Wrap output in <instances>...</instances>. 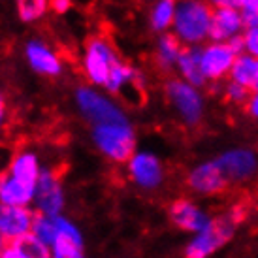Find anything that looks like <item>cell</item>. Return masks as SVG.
<instances>
[{"mask_svg": "<svg viewBox=\"0 0 258 258\" xmlns=\"http://www.w3.org/2000/svg\"><path fill=\"white\" fill-rule=\"evenodd\" d=\"M23 247V252H25V258H49L51 256V249L47 245L40 241L36 236H32V234H27V236H23L17 239Z\"/></svg>", "mask_w": 258, "mask_h": 258, "instance_id": "obj_25", "label": "cell"}, {"mask_svg": "<svg viewBox=\"0 0 258 258\" xmlns=\"http://www.w3.org/2000/svg\"><path fill=\"white\" fill-rule=\"evenodd\" d=\"M128 179L142 190H157L164 183V166L162 160L153 151H134V155L126 160Z\"/></svg>", "mask_w": 258, "mask_h": 258, "instance_id": "obj_8", "label": "cell"}, {"mask_svg": "<svg viewBox=\"0 0 258 258\" xmlns=\"http://www.w3.org/2000/svg\"><path fill=\"white\" fill-rule=\"evenodd\" d=\"M121 60L115 47L106 38H93L85 45L83 57H81V70L87 83L104 89L113 66Z\"/></svg>", "mask_w": 258, "mask_h": 258, "instance_id": "obj_5", "label": "cell"}, {"mask_svg": "<svg viewBox=\"0 0 258 258\" xmlns=\"http://www.w3.org/2000/svg\"><path fill=\"white\" fill-rule=\"evenodd\" d=\"M43 166L34 149H19L14 157L10 158V164H8L6 172L10 175H14L15 179H19L25 185L36 188L38 177L42 173Z\"/></svg>", "mask_w": 258, "mask_h": 258, "instance_id": "obj_17", "label": "cell"}, {"mask_svg": "<svg viewBox=\"0 0 258 258\" xmlns=\"http://www.w3.org/2000/svg\"><path fill=\"white\" fill-rule=\"evenodd\" d=\"M34 217L36 211L30 206H15L0 202V234L6 237V241L27 236L32 228Z\"/></svg>", "mask_w": 258, "mask_h": 258, "instance_id": "obj_15", "label": "cell"}, {"mask_svg": "<svg viewBox=\"0 0 258 258\" xmlns=\"http://www.w3.org/2000/svg\"><path fill=\"white\" fill-rule=\"evenodd\" d=\"M213 6L208 0H177L172 32L185 45H204L209 42Z\"/></svg>", "mask_w": 258, "mask_h": 258, "instance_id": "obj_4", "label": "cell"}, {"mask_svg": "<svg viewBox=\"0 0 258 258\" xmlns=\"http://www.w3.org/2000/svg\"><path fill=\"white\" fill-rule=\"evenodd\" d=\"M32 198H34V188L32 186L15 179L14 175H10L6 170L0 172V202L32 208Z\"/></svg>", "mask_w": 258, "mask_h": 258, "instance_id": "obj_20", "label": "cell"}, {"mask_svg": "<svg viewBox=\"0 0 258 258\" xmlns=\"http://www.w3.org/2000/svg\"><path fill=\"white\" fill-rule=\"evenodd\" d=\"M209 4L213 8H219V6H228V4H236V0H208Z\"/></svg>", "mask_w": 258, "mask_h": 258, "instance_id": "obj_33", "label": "cell"}, {"mask_svg": "<svg viewBox=\"0 0 258 258\" xmlns=\"http://www.w3.org/2000/svg\"><path fill=\"white\" fill-rule=\"evenodd\" d=\"M241 15H243L245 29L258 27V8H241Z\"/></svg>", "mask_w": 258, "mask_h": 258, "instance_id": "obj_28", "label": "cell"}, {"mask_svg": "<svg viewBox=\"0 0 258 258\" xmlns=\"http://www.w3.org/2000/svg\"><path fill=\"white\" fill-rule=\"evenodd\" d=\"M243 30L245 25L241 8L236 6V4L213 8L209 40H213V42H230L236 36H241Z\"/></svg>", "mask_w": 258, "mask_h": 258, "instance_id": "obj_14", "label": "cell"}, {"mask_svg": "<svg viewBox=\"0 0 258 258\" xmlns=\"http://www.w3.org/2000/svg\"><path fill=\"white\" fill-rule=\"evenodd\" d=\"M66 208V192L62 181L51 168L43 166L42 173L38 177L34 198H32V209L36 213L49 217H58L64 213Z\"/></svg>", "mask_w": 258, "mask_h": 258, "instance_id": "obj_7", "label": "cell"}, {"mask_svg": "<svg viewBox=\"0 0 258 258\" xmlns=\"http://www.w3.org/2000/svg\"><path fill=\"white\" fill-rule=\"evenodd\" d=\"M91 142L106 160L113 164H126L136 151L138 136L130 121L102 122L91 126Z\"/></svg>", "mask_w": 258, "mask_h": 258, "instance_id": "obj_2", "label": "cell"}, {"mask_svg": "<svg viewBox=\"0 0 258 258\" xmlns=\"http://www.w3.org/2000/svg\"><path fill=\"white\" fill-rule=\"evenodd\" d=\"M228 78L245 85L251 93L258 91V58L249 53H239Z\"/></svg>", "mask_w": 258, "mask_h": 258, "instance_id": "obj_21", "label": "cell"}, {"mask_svg": "<svg viewBox=\"0 0 258 258\" xmlns=\"http://www.w3.org/2000/svg\"><path fill=\"white\" fill-rule=\"evenodd\" d=\"M200 89L202 87L192 85L181 78L170 79L164 87L166 100L170 102V106L186 126H196L204 117L206 102Z\"/></svg>", "mask_w": 258, "mask_h": 258, "instance_id": "obj_6", "label": "cell"}, {"mask_svg": "<svg viewBox=\"0 0 258 258\" xmlns=\"http://www.w3.org/2000/svg\"><path fill=\"white\" fill-rule=\"evenodd\" d=\"M228 183L230 179L222 172V168L215 158L196 164L186 175V185L200 196H213V194L222 192L228 186Z\"/></svg>", "mask_w": 258, "mask_h": 258, "instance_id": "obj_13", "label": "cell"}, {"mask_svg": "<svg viewBox=\"0 0 258 258\" xmlns=\"http://www.w3.org/2000/svg\"><path fill=\"white\" fill-rule=\"evenodd\" d=\"M177 0H157L149 12V25L157 34L170 32L175 19Z\"/></svg>", "mask_w": 258, "mask_h": 258, "instance_id": "obj_22", "label": "cell"}, {"mask_svg": "<svg viewBox=\"0 0 258 258\" xmlns=\"http://www.w3.org/2000/svg\"><path fill=\"white\" fill-rule=\"evenodd\" d=\"M49 10L57 15H66L72 10V0H49Z\"/></svg>", "mask_w": 258, "mask_h": 258, "instance_id": "obj_29", "label": "cell"}, {"mask_svg": "<svg viewBox=\"0 0 258 258\" xmlns=\"http://www.w3.org/2000/svg\"><path fill=\"white\" fill-rule=\"evenodd\" d=\"M168 215H170L173 226H177L186 234L200 232L213 219L206 209H202L196 202L188 200V198H179V200L172 202V206L168 209Z\"/></svg>", "mask_w": 258, "mask_h": 258, "instance_id": "obj_16", "label": "cell"}, {"mask_svg": "<svg viewBox=\"0 0 258 258\" xmlns=\"http://www.w3.org/2000/svg\"><path fill=\"white\" fill-rule=\"evenodd\" d=\"M183 49H185V43L181 42L172 30L158 34L157 45H155V60H157L158 68L164 72L175 70V64H177Z\"/></svg>", "mask_w": 258, "mask_h": 258, "instance_id": "obj_19", "label": "cell"}, {"mask_svg": "<svg viewBox=\"0 0 258 258\" xmlns=\"http://www.w3.org/2000/svg\"><path fill=\"white\" fill-rule=\"evenodd\" d=\"M15 12L19 21L32 25L43 19L49 10V0H15Z\"/></svg>", "mask_w": 258, "mask_h": 258, "instance_id": "obj_23", "label": "cell"}, {"mask_svg": "<svg viewBox=\"0 0 258 258\" xmlns=\"http://www.w3.org/2000/svg\"><path fill=\"white\" fill-rule=\"evenodd\" d=\"M249 96H251V91H249L247 87L228 78V83L224 85V98H226L230 104H237V106H239V104H247Z\"/></svg>", "mask_w": 258, "mask_h": 258, "instance_id": "obj_26", "label": "cell"}, {"mask_svg": "<svg viewBox=\"0 0 258 258\" xmlns=\"http://www.w3.org/2000/svg\"><path fill=\"white\" fill-rule=\"evenodd\" d=\"M245 108H247V113L258 121V91H252L247 104H245Z\"/></svg>", "mask_w": 258, "mask_h": 258, "instance_id": "obj_30", "label": "cell"}, {"mask_svg": "<svg viewBox=\"0 0 258 258\" xmlns=\"http://www.w3.org/2000/svg\"><path fill=\"white\" fill-rule=\"evenodd\" d=\"M236 6H239V8H258V0H236Z\"/></svg>", "mask_w": 258, "mask_h": 258, "instance_id": "obj_32", "label": "cell"}, {"mask_svg": "<svg viewBox=\"0 0 258 258\" xmlns=\"http://www.w3.org/2000/svg\"><path fill=\"white\" fill-rule=\"evenodd\" d=\"M55 230H57V222H55V217L36 213L34 221H32V228H30V234H32V236H36L40 241H43V243H45L51 249L53 237H55Z\"/></svg>", "mask_w": 258, "mask_h": 258, "instance_id": "obj_24", "label": "cell"}, {"mask_svg": "<svg viewBox=\"0 0 258 258\" xmlns=\"http://www.w3.org/2000/svg\"><path fill=\"white\" fill-rule=\"evenodd\" d=\"M57 230L51 243V256L53 258H81L85 256V236L78 224L62 215L55 217Z\"/></svg>", "mask_w": 258, "mask_h": 258, "instance_id": "obj_9", "label": "cell"}, {"mask_svg": "<svg viewBox=\"0 0 258 258\" xmlns=\"http://www.w3.org/2000/svg\"><path fill=\"white\" fill-rule=\"evenodd\" d=\"M4 247H6V237L0 234V254H2V251H4Z\"/></svg>", "mask_w": 258, "mask_h": 258, "instance_id": "obj_34", "label": "cell"}, {"mask_svg": "<svg viewBox=\"0 0 258 258\" xmlns=\"http://www.w3.org/2000/svg\"><path fill=\"white\" fill-rule=\"evenodd\" d=\"M230 183H241L254 177L258 172V157L249 147H232L215 158Z\"/></svg>", "mask_w": 258, "mask_h": 258, "instance_id": "obj_12", "label": "cell"}, {"mask_svg": "<svg viewBox=\"0 0 258 258\" xmlns=\"http://www.w3.org/2000/svg\"><path fill=\"white\" fill-rule=\"evenodd\" d=\"M25 60L30 70L42 78H58L64 72V62L60 55L40 38H32L25 43Z\"/></svg>", "mask_w": 258, "mask_h": 258, "instance_id": "obj_11", "label": "cell"}, {"mask_svg": "<svg viewBox=\"0 0 258 258\" xmlns=\"http://www.w3.org/2000/svg\"><path fill=\"white\" fill-rule=\"evenodd\" d=\"M74 106L79 117L89 124H102V122L130 121L124 108L109 94L106 89L94 87L91 83L79 85L74 91Z\"/></svg>", "mask_w": 258, "mask_h": 258, "instance_id": "obj_3", "label": "cell"}, {"mask_svg": "<svg viewBox=\"0 0 258 258\" xmlns=\"http://www.w3.org/2000/svg\"><path fill=\"white\" fill-rule=\"evenodd\" d=\"M6 100H4V96H2V93H0V132H2V128L6 126Z\"/></svg>", "mask_w": 258, "mask_h": 258, "instance_id": "obj_31", "label": "cell"}, {"mask_svg": "<svg viewBox=\"0 0 258 258\" xmlns=\"http://www.w3.org/2000/svg\"><path fill=\"white\" fill-rule=\"evenodd\" d=\"M241 38H243V53H249L258 58V27L245 29Z\"/></svg>", "mask_w": 258, "mask_h": 258, "instance_id": "obj_27", "label": "cell"}, {"mask_svg": "<svg viewBox=\"0 0 258 258\" xmlns=\"http://www.w3.org/2000/svg\"><path fill=\"white\" fill-rule=\"evenodd\" d=\"M245 219V206L236 204L219 217H213L211 222L200 232L192 234V239L186 243L185 256L188 258H208L221 251L224 245L234 237L236 228Z\"/></svg>", "mask_w": 258, "mask_h": 258, "instance_id": "obj_1", "label": "cell"}, {"mask_svg": "<svg viewBox=\"0 0 258 258\" xmlns=\"http://www.w3.org/2000/svg\"><path fill=\"white\" fill-rule=\"evenodd\" d=\"M239 55L230 42H213L209 40L202 45V68L208 81H221L228 78L232 66Z\"/></svg>", "mask_w": 258, "mask_h": 258, "instance_id": "obj_10", "label": "cell"}, {"mask_svg": "<svg viewBox=\"0 0 258 258\" xmlns=\"http://www.w3.org/2000/svg\"><path fill=\"white\" fill-rule=\"evenodd\" d=\"M175 72H177V78L185 79L196 87H204L208 83V78L202 68V45H185L175 64Z\"/></svg>", "mask_w": 258, "mask_h": 258, "instance_id": "obj_18", "label": "cell"}]
</instances>
